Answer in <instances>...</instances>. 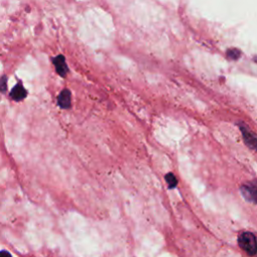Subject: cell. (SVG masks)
<instances>
[{
	"label": "cell",
	"mask_w": 257,
	"mask_h": 257,
	"mask_svg": "<svg viewBox=\"0 0 257 257\" xmlns=\"http://www.w3.org/2000/svg\"><path fill=\"white\" fill-rule=\"evenodd\" d=\"M165 179H166V182H167V184H168V186H169L170 189H174V188L177 186V184H178V181H177L176 177H175L174 174H172V173L167 174L166 177H165Z\"/></svg>",
	"instance_id": "obj_7"
},
{
	"label": "cell",
	"mask_w": 257,
	"mask_h": 257,
	"mask_svg": "<svg viewBox=\"0 0 257 257\" xmlns=\"http://www.w3.org/2000/svg\"><path fill=\"white\" fill-rule=\"evenodd\" d=\"M11 97L14 99V100H21L23 99L25 96H26V89L24 88V86L21 84V83H17L11 90V93H10Z\"/></svg>",
	"instance_id": "obj_5"
},
{
	"label": "cell",
	"mask_w": 257,
	"mask_h": 257,
	"mask_svg": "<svg viewBox=\"0 0 257 257\" xmlns=\"http://www.w3.org/2000/svg\"><path fill=\"white\" fill-rule=\"evenodd\" d=\"M53 64L55 66L56 72L60 75V76H65L67 71H68V67L65 61V58L62 55H57L54 59H53Z\"/></svg>",
	"instance_id": "obj_4"
},
{
	"label": "cell",
	"mask_w": 257,
	"mask_h": 257,
	"mask_svg": "<svg viewBox=\"0 0 257 257\" xmlns=\"http://www.w3.org/2000/svg\"><path fill=\"white\" fill-rule=\"evenodd\" d=\"M0 257H12V256L8 251L2 250V251H0Z\"/></svg>",
	"instance_id": "obj_9"
},
{
	"label": "cell",
	"mask_w": 257,
	"mask_h": 257,
	"mask_svg": "<svg viewBox=\"0 0 257 257\" xmlns=\"http://www.w3.org/2000/svg\"><path fill=\"white\" fill-rule=\"evenodd\" d=\"M240 192L242 196L248 201L255 203L256 202V186L255 183L245 184L240 188Z\"/></svg>",
	"instance_id": "obj_2"
},
{
	"label": "cell",
	"mask_w": 257,
	"mask_h": 257,
	"mask_svg": "<svg viewBox=\"0 0 257 257\" xmlns=\"http://www.w3.org/2000/svg\"><path fill=\"white\" fill-rule=\"evenodd\" d=\"M70 103V92L67 89H63L58 95V104L62 108H68Z\"/></svg>",
	"instance_id": "obj_6"
},
{
	"label": "cell",
	"mask_w": 257,
	"mask_h": 257,
	"mask_svg": "<svg viewBox=\"0 0 257 257\" xmlns=\"http://www.w3.org/2000/svg\"><path fill=\"white\" fill-rule=\"evenodd\" d=\"M238 244L249 256L256 254V237L252 232H242L238 236Z\"/></svg>",
	"instance_id": "obj_1"
},
{
	"label": "cell",
	"mask_w": 257,
	"mask_h": 257,
	"mask_svg": "<svg viewBox=\"0 0 257 257\" xmlns=\"http://www.w3.org/2000/svg\"><path fill=\"white\" fill-rule=\"evenodd\" d=\"M7 88V77L5 75H3L0 78V91L4 92Z\"/></svg>",
	"instance_id": "obj_8"
},
{
	"label": "cell",
	"mask_w": 257,
	"mask_h": 257,
	"mask_svg": "<svg viewBox=\"0 0 257 257\" xmlns=\"http://www.w3.org/2000/svg\"><path fill=\"white\" fill-rule=\"evenodd\" d=\"M240 130H241V133L243 135L244 141L247 144V146L250 149L255 150L256 149V137H255L254 133L250 130V127H248V126H246L244 124L240 125Z\"/></svg>",
	"instance_id": "obj_3"
}]
</instances>
